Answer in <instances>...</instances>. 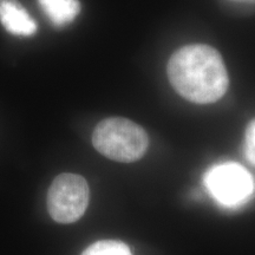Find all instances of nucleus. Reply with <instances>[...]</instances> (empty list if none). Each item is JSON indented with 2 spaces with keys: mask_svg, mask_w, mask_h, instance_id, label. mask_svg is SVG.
I'll list each match as a JSON object with an SVG mask.
<instances>
[{
  "mask_svg": "<svg viewBox=\"0 0 255 255\" xmlns=\"http://www.w3.org/2000/svg\"><path fill=\"white\" fill-rule=\"evenodd\" d=\"M92 144L105 157L121 163H132L141 159L148 150L149 136L132 121L109 117L96 126Z\"/></svg>",
  "mask_w": 255,
  "mask_h": 255,
  "instance_id": "obj_2",
  "label": "nucleus"
},
{
  "mask_svg": "<svg viewBox=\"0 0 255 255\" xmlns=\"http://www.w3.org/2000/svg\"><path fill=\"white\" fill-rule=\"evenodd\" d=\"M82 255H132L127 244L119 240H102L89 246Z\"/></svg>",
  "mask_w": 255,
  "mask_h": 255,
  "instance_id": "obj_7",
  "label": "nucleus"
},
{
  "mask_svg": "<svg viewBox=\"0 0 255 255\" xmlns=\"http://www.w3.org/2000/svg\"><path fill=\"white\" fill-rule=\"evenodd\" d=\"M245 154L248 161L255 164V121L247 128L246 137H245Z\"/></svg>",
  "mask_w": 255,
  "mask_h": 255,
  "instance_id": "obj_8",
  "label": "nucleus"
},
{
  "mask_svg": "<svg viewBox=\"0 0 255 255\" xmlns=\"http://www.w3.org/2000/svg\"><path fill=\"white\" fill-rule=\"evenodd\" d=\"M0 23L13 36L31 37L38 25L19 0H0Z\"/></svg>",
  "mask_w": 255,
  "mask_h": 255,
  "instance_id": "obj_5",
  "label": "nucleus"
},
{
  "mask_svg": "<svg viewBox=\"0 0 255 255\" xmlns=\"http://www.w3.org/2000/svg\"><path fill=\"white\" fill-rule=\"evenodd\" d=\"M88 182L77 174H60L52 181L47 191V210L58 223L76 222L89 205Z\"/></svg>",
  "mask_w": 255,
  "mask_h": 255,
  "instance_id": "obj_4",
  "label": "nucleus"
},
{
  "mask_svg": "<svg viewBox=\"0 0 255 255\" xmlns=\"http://www.w3.org/2000/svg\"><path fill=\"white\" fill-rule=\"evenodd\" d=\"M203 181L216 202L231 208L247 203L255 193L253 176L246 168L235 162L214 165L207 171Z\"/></svg>",
  "mask_w": 255,
  "mask_h": 255,
  "instance_id": "obj_3",
  "label": "nucleus"
},
{
  "mask_svg": "<svg viewBox=\"0 0 255 255\" xmlns=\"http://www.w3.org/2000/svg\"><path fill=\"white\" fill-rule=\"evenodd\" d=\"M38 4L56 27L71 24L81 12L78 0H38Z\"/></svg>",
  "mask_w": 255,
  "mask_h": 255,
  "instance_id": "obj_6",
  "label": "nucleus"
},
{
  "mask_svg": "<svg viewBox=\"0 0 255 255\" xmlns=\"http://www.w3.org/2000/svg\"><path fill=\"white\" fill-rule=\"evenodd\" d=\"M167 72L174 90L196 104L218 102L229 87L221 55L206 44H191L175 51L169 59Z\"/></svg>",
  "mask_w": 255,
  "mask_h": 255,
  "instance_id": "obj_1",
  "label": "nucleus"
}]
</instances>
